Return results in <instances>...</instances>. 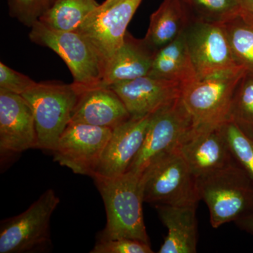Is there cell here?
Segmentation results:
<instances>
[{
	"mask_svg": "<svg viewBox=\"0 0 253 253\" xmlns=\"http://www.w3.org/2000/svg\"><path fill=\"white\" fill-rule=\"evenodd\" d=\"M253 139V76L246 75L236 89L229 121Z\"/></svg>",
	"mask_w": 253,
	"mask_h": 253,
	"instance_id": "cb8c5ba5",
	"label": "cell"
},
{
	"mask_svg": "<svg viewBox=\"0 0 253 253\" xmlns=\"http://www.w3.org/2000/svg\"><path fill=\"white\" fill-rule=\"evenodd\" d=\"M78 93L70 123L113 129L131 118L122 100L109 86H94Z\"/></svg>",
	"mask_w": 253,
	"mask_h": 253,
	"instance_id": "2e32d148",
	"label": "cell"
},
{
	"mask_svg": "<svg viewBox=\"0 0 253 253\" xmlns=\"http://www.w3.org/2000/svg\"><path fill=\"white\" fill-rule=\"evenodd\" d=\"M53 189H47L24 212L1 221L0 253L38 252L51 246L50 220L59 204Z\"/></svg>",
	"mask_w": 253,
	"mask_h": 253,
	"instance_id": "52a82bcc",
	"label": "cell"
},
{
	"mask_svg": "<svg viewBox=\"0 0 253 253\" xmlns=\"http://www.w3.org/2000/svg\"><path fill=\"white\" fill-rule=\"evenodd\" d=\"M197 186L214 229L253 211V181L236 163L197 178Z\"/></svg>",
	"mask_w": 253,
	"mask_h": 253,
	"instance_id": "7a4b0ae2",
	"label": "cell"
},
{
	"mask_svg": "<svg viewBox=\"0 0 253 253\" xmlns=\"http://www.w3.org/2000/svg\"><path fill=\"white\" fill-rule=\"evenodd\" d=\"M221 25L225 30L236 61L248 76H253V23L240 11Z\"/></svg>",
	"mask_w": 253,
	"mask_h": 253,
	"instance_id": "7402d4cb",
	"label": "cell"
},
{
	"mask_svg": "<svg viewBox=\"0 0 253 253\" xmlns=\"http://www.w3.org/2000/svg\"><path fill=\"white\" fill-rule=\"evenodd\" d=\"M123 0H105L102 4L99 5L98 9L96 10V12L104 11V10L109 9L110 7L113 6V5L117 4Z\"/></svg>",
	"mask_w": 253,
	"mask_h": 253,
	"instance_id": "f546056e",
	"label": "cell"
},
{
	"mask_svg": "<svg viewBox=\"0 0 253 253\" xmlns=\"http://www.w3.org/2000/svg\"><path fill=\"white\" fill-rule=\"evenodd\" d=\"M96 0H54L39 21L59 31H76L99 7Z\"/></svg>",
	"mask_w": 253,
	"mask_h": 253,
	"instance_id": "44dd1931",
	"label": "cell"
},
{
	"mask_svg": "<svg viewBox=\"0 0 253 253\" xmlns=\"http://www.w3.org/2000/svg\"><path fill=\"white\" fill-rule=\"evenodd\" d=\"M113 129L69 123L53 151L54 161L75 174L93 177Z\"/></svg>",
	"mask_w": 253,
	"mask_h": 253,
	"instance_id": "30bf717a",
	"label": "cell"
},
{
	"mask_svg": "<svg viewBox=\"0 0 253 253\" xmlns=\"http://www.w3.org/2000/svg\"><path fill=\"white\" fill-rule=\"evenodd\" d=\"M194 129L181 98L158 110L151 116L142 146L127 171L142 174L156 158L177 149Z\"/></svg>",
	"mask_w": 253,
	"mask_h": 253,
	"instance_id": "ba28073f",
	"label": "cell"
},
{
	"mask_svg": "<svg viewBox=\"0 0 253 253\" xmlns=\"http://www.w3.org/2000/svg\"><path fill=\"white\" fill-rule=\"evenodd\" d=\"M152 114L131 116L113 129L93 177H115L127 171L142 146Z\"/></svg>",
	"mask_w": 253,
	"mask_h": 253,
	"instance_id": "9a60e30c",
	"label": "cell"
},
{
	"mask_svg": "<svg viewBox=\"0 0 253 253\" xmlns=\"http://www.w3.org/2000/svg\"><path fill=\"white\" fill-rule=\"evenodd\" d=\"M29 38L63 60L78 91L101 85L104 62L90 42L79 32L56 31L38 21L32 26Z\"/></svg>",
	"mask_w": 253,
	"mask_h": 253,
	"instance_id": "3957f363",
	"label": "cell"
},
{
	"mask_svg": "<svg viewBox=\"0 0 253 253\" xmlns=\"http://www.w3.org/2000/svg\"><path fill=\"white\" fill-rule=\"evenodd\" d=\"M156 54L144 39H136L127 32L122 45L104 63L101 85L110 86L148 76Z\"/></svg>",
	"mask_w": 253,
	"mask_h": 253,
	"instance_id": "e0dca14e",
	"label": "cell"
},
{
	"mask_svg": "<svg viewBox=\"0 0 253 253\" xmlns=\"http://www.w3.org/2000/svg\"><path fill=\"white\" fill-rule=\"evenodd\" d=\"M241 9L253 14V0H240Z\"/></svg>",
	"mask_w": 253,
	"mask_h": 253,
	"instance_id": "4dcf8cb0",
	"label": "cell"
},
{
	"mask_svg": "<svg viewBox=\"0 0 253 253\" xmlns=\"http://www.w3.org/2000/svg\"><path fill=\"white\" fill-rule=\"evenodd\" d=\"M241 14L244 15L245 17L247 18L248 20L251 22L253 24V14L252 13H250L249 11H245V10L241 9Z\"/></svg>",
	"mask_w": 253,
	"mask_h": 253,
	"instance_id": "1f68e13d",
	"label": "cell"
},
{
	"mask_svg": "<svg viewBox=\"0 0 253 253\" xmlns=\"http://www.w3.org/2000/svg\"><path fill=\"white\" fill-rule=\"evenodd\" d=\"M106 208V225L99 239H131L150 244L142 204V174L126 171L121 175L93 177Z\"/></svg>",
	"mask_w": 253,
	"mask_h": 253,
	"instance_id": "6da1fadb",
	"label": "cell"
},
{
	"mask_svg": "<svg viewBox=\"0 0 253 253\" xmlns=\"http://www.w3.org/2000/svg\"><path fill=\"white\" fill-rule=\"evenodd\" d=\"M144 202L155 205L198 204L197 178L177 149L162 155L142 172Z\"/></svg>",
	"mask_w": 253,
	"mask_h": 253,
	"instance_id": "8992f818",
	"label": "cell"
},
{
	"mask_svg": "<svg viewBox=\"0 0 253 253\" xmlns=\"http://www.w3.org/2000/svg\"><path fill=\"white\" fill-rule=\"evenodd\" d=\"M191 21L221 23L237 15L241 9L240 0H181Z\"/></svg>",
	"mask_w": 253,
	"mask_h": 253,
	"instance_id": "603a6c76",
	"label": "cell"
},
{
	"mask_svg": "<svg viewBox=\"0 0 253 253\" xmlns=\"http://www.w3.org/2000/svg\"><path fill=\"white\" fill-rule=\"evenodd\" d=\"M141 1L123 0L104 11H94L76 30L90 42L104 64L122 45L128 25Z\"/></svg>",
	"mask_w": 253,
	"mask_h": 253,
	"instance_id": "8fae6325",
	"label": "cell"
},
{
	"mask_svg": "<svg viewBox=\"0 0 253 253\" xmlns=\"http://www.w3.org/2000/svg\"><path fill=\"white\" fill-rule=\"evenodd\" d=\"M177 150L196 178L208 175L236 163L222 126L193 129Z\"/></svg>",
	"mask_w": 253,
	"mask_h": 253,
	"instance_id": "4fadbf2b",
	"label": "cell"
},
{
	"mask_svg": "<svg viewBox=\"0 0 253 253\" xmlns=\"http://www.w3.org/2000/svg\"><path fill=\"white\" fill-rule=\"evenodd\" d=\"M91 253H152L151 245L139 240L126 239H98Z\"/></svg>",
	"mask_w": 253,
	"mask_h": 253,
	"instance_id": "4316f807",
	"label": "cell"
},
{
	"mask_svg": "<svg viewBox=\"0 0 253 253\" xmlns=\"http://www.w3.org/2000/svg\"><path fill=\"white\" fill-rule=\"evenodd\" d=\"M197 204L169 206L156 205L168 235L159 253H195L197 250Z\"/></svg>",
	"mask_w": 253,
	"mask_h": 253,
	"instance_id": "ac0fdd59",
	"label": "cell"
},
{
	"mask_svg": "<svg viewBox=\"0 0 253 253\" xmlns=\"http://www.w3.org/2000/svg\"><path fill=\"white\" fill-rule=\"evenodd\" d=\"M185 35L199 79L245 71L234 58L222 25L191 21L185 30Z\"/></svg>",
	"mask_w": 253,
	"mask_h": 253,
	"instance_id": "9c48e42d",
	"label": "cell"
},
{
	"mask_svg": "<svg viewBox=\"0 0 253 253\" xmlns=\"http://www.w3.org/2000/svg\"><path fill=\"white\" fill-rule=\"evenodd\" d=\"M191 22V16L181 0H163L150 17L144 41L157 52L184 33Z\"/></svg>",
	"mask_w": 253,
	"mask_h": 253,
	"instance_id": "d6986e66",
	"label": "cell"
},
{
	"mask_svg": "<svg viewBox=\"0 0 253 253\" xmlns=\"http://www.w3.org/2000/svg\"><path fill=\"white\" fill-rule=\"evenodd\" d=\"M245 71L195 80L183 86L181 99L194 129L217 127L229 121L233 99Z\"/></svg>",
	"mask_w": 253,
	"mask_h": 253,
	"instance_id": "277c9868",
	"label": "cell"
},
{
	"mask_svg": "<svg viewBox=\"0 0 253 253\" xmlns=\"http://www.w3.org/2000/svg\"><path fill=\"white\" fill-rule=\"evenodd\" d=\"M37 84L38 83L26 75L15 71L4 63H0V89L22 95Z\"/></svg>",
	"mask_w": 253,
	"mask_h": 253,
	"instance_id": "83f0119b",
	"label": "cell"
},
{
	"mask_svg": "<svg viewBox=\"0 0 253 253\" xmlns=\"http://www.w3.org/2000/svg\"><path fill=\"white\" fill-rule=\"evenodd\" d=\"M38 148L34 115L22 95L0 89L1 154H21Z\"/></svg>",
	"mask_w": 253,
	"mask_h": 253,
	"instance_id": "7c38bea8",
	"label": "cell"
},
{
	"mask_svg": "<svg viewBox=\"0 0 253 253\" xmlns=\"http://www.w3.org/2000/svg\"><path fill=\"white\" fill-rule=\"evenodd\" d=\"M148 76L178 82L183 86L197 79L185 31L174 41L158 50Z\"/></svg>",
	"mask_w": 253,
	"mask_h": 253,
	"instance_id": "ffe728a7",
	"label": "cell"
},
{
	"mask_svg": "<svg viewBox=\"0 0 253 253\" xmlns=\"http://www.w3.org/2000/svg\"><path fill=\"white\" fill-rule=\"evenodd\" d=\"M121 98L131 116H147L180 99L183 84L146 76L109 86Z\"/></svg>",
	"mask_w": 253,
	"mask_h": 253,
	"instance_id": "5bb4252c",
	"label": "cell"
},
{
	"mask_svg": "<svg viewBox=\"0 0 253 253\" xmlns=\"http://www.w3.org/2000/svg\"><path fill=\"white\" fill-rule=\"evenodd\" d=\"M34 115L38 149L54 151L71 122L78 93L73 84L59 82L38 83L22 94Z\"/></svg>",
	"mask_w": 253,
	"mask_h": 253,
	"instance_id": "5b68a950",
	"label": "cell"
},
{
	"mask_svg": "<svg viewBox=\"0 0 253 253\" xmlns=\"http://www.w3.org/2000/svg\"><path fill=\"white\" fill-rule=\"evenodd\" d=\"M53 2H54V1H53Z\"/></svg>",
	"mask_w": 253,
	"mask_h": 253,
	"instance_id": "d6a6232c",
	"label": "cell"
},
{
	"mask_svg": "<svg viewBox=\"0 0 253 253\" xmlns=\"http://www.w3.org/2000/svg\"><path fill=\"white\" fill-rule=\"evenodd\" d=\"M240 229L253 234V211L235 221Z\"/></svg>",
	"mask_w": 253,
	"mask_h": 253,
	"instance_id": "f1b7e54d",
	"label": "cell"
},
{
	"mask_svg": "<svg viewBox=\"0 0 253 253\" xmlns=\"http://www.w3.org/2000/svg\"><path fill=\"white\" fill-rule=\"evenodd\" d=\"M54 0H8L11 17L31 28L52 4Z\"/></svg>",
	"mask_w": 253,
	"mask_h": 253,
	"instance_id": "484cf974",
	"label": "cell"
},
{
	"mask_svg": "<svg viewBox=\"0 0 253 253\" xmlns=\"http://www.w3.org/2000/svg\"><path fill=\"white\" fill-rule=\"evenodd\" d=\"M222 129L234 161L253 182V139L231 121L222 125Z\"/></svg>",
	"mask_w": 253,
	"mask_h": 253,
	"instance_id": "d4e9b609",
	"label": "cell"
}]
</instances>
